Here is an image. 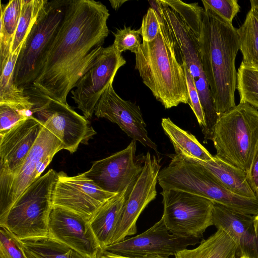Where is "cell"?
<instances>
[{
    "label": "cell",
    "instance_id": "obj_1",
    "mask_svg": "<svg viewBox=\"0 0 258 258\" xmlns=\"http://www.w3.org/2000/svg\"><path fill=\"white\" fill-rule=\"evenodd\" d=\"M106 7L94 0H67L63 17L32 91L63 104L93 65L109 34Z\"/></svg>",
    "mask_w": 258,
    "mask_h": 258
},
{
    "label": "cell",
    "instance_id": "obj_2",
    "mask_svg": "<svg viewBox=\"0 0 258 258\" xmlns=\"http://www.w3.org/2000/svg\"><path fill=\"white\" fill-rule=\"evenodd\" d=\"M199 42L203 70L220 117L236 105L235 59L239 50L237 29L205 11Z\"/></svg>",
    "mask_w": 258,
    "mask_h": 258
},
{
    "label": "cell",
    "instance_id": "obj_3",
    "mask_svg": "<svg viewBox=\"0 0 258 258\" xmlns=\"http://www.w3.org/2000/svg\"><path fill=\"white\" fill-rule=\"evenodd\" d=\"M161 18L156 38L151 42L143 41L135 54V69L155 98L169 109L180 103L189 104V98L185 73L175 43Z\"/></svg>",
    "mask_w": 258,
    "mask_h": 258
},
{
    "label": "cell",
    "instance_id": "obj_4",
    "mask_svg": "<svg viewBox=\"0 0 258 258\" xmlns=\"http://www.w3.org/2000/svg\"><path fill=\"white\" fill-rule=\"evenodd\" d=\"M211 141L216 156L247 174L258 146V109L240 102L219 117Z\"/></svg>",
    "mask_w": 258,
    "mask_h": 258
},
{
    "label": "cell",
    "instance_id": "obj_5",
    "mask_svg": "<svg viewBox=\"0 0 258 258\" xmlns=\"http://www.w3.org/2000/svg\"><path fill=\"white\" fill-rule=\"evenodd\" d=\"M51 169L33 182L13 205L4 224L20 240L49 236L52 194L57 176Z\"/></svg>",
    "mask_w": 258,
    "mask_h": 258
},
{
    "label": "cell",
    "instance_id": "obj_6",
    "mask_svg": "<svg viewBox=\"0 0 258 258\" xmlns=\"http://www.w3.org/2000/svg\"><path fill=\"white\" fill-rule=\"evenodd\" d=\"M66 1H48L28 34L14 71V82L19 89L25 92L29 90L39 77L48 49L62 21Z\"/></svg>",
    "mask_w": 258,
    "mask_h": 258
},
{
    "label": "cell",
    "instance_id": "obj_7",
    "mask_svg": "<svg viewBox=\"0 0 258 258\" xmlns=\"http://www.w3.org/2000/svg\"><path fill=\"white\" fill-rule=\"evenodd\" d=\"M59 139L43 126L34 146L19 171L0 176V225L23 192L41 176L54 156L62 150Z\"/></svg>",
    "mask_w": 258,
    "mask_h": 258
},
{
    "label": "cell",
    "instance_id": "obj_8",
    "mask_svg": "<svg viewBox=\"0 0 258 258\" xmlns=\"http://www.w3.org/2000/svg\"><path fill=\"white\" fill-rule=\"evenodd\" d=\"M26 93L34 104L33 116L59 139L62 149L72 154L80 144H88L96 134L88 119L77 113L69 105L36 92L28 91Z\"/></svg>",
    "mask_w": 258,
    "mask_h": 258
},
{
    "label": "cell",
    "instance_id": "obj_9",
    "mask_svg": "<svg viewBox=\"0 0 258 258\" xmlns=\"http://www.w3.org/2000/svg\"><path fill=\"white\" fill-rule=\"evenodd\" d=\"M160 194L163 205L161 218L172 234L200 239L213 225L212 201L174 189L162 190Z\"/></svg>",
    "mask_w": 258,
    "mask_h": 258
},
{
    "label": "cell",
    "instance_id": "obj_10",
    "mask_svg": "<svg viewBox=\"0 0 258 258\" xmlns=\"http://www.w3.org/2000/svg\"><path fill=\"white\" fill-rule=\"evenodd\" d=\"M125 63L121 53L112 44L103 48L93 65L78 81L76 89L71 91L72 98L87 119L92 117L101 95Z\"/></svg>",
    "mask_w": 258,
    "mask_h": 258
},
{
    "label": "cell",
    "instance_id": "obj_11",
    "mask_svg": "<svg viewBox=\"0 0 258 258\" xmlns=\"http://www.w3.org/2000/svg\"><path fill=\"white\" fill-rule=\"evenodd\" d=\"M200 242L198 238L172 234L161 218L145 232L102 249L114 254L133 257H169Z\"/></svg>",
    "mask_w": 258,
    "mask_h": 258
},
{
    "label": "cell",
    "instance_id": "obj_12",
    "mask_svg": "<svg viewBox=\"0 0 258 258\" xmlns=\"http://www.w3.org/2000/svg\"><path fill=\"white\" fill-rule=\"evenodd\" d=\"M116 194L102 189L84 172L69 176L60 171L54 185L52 205L73 211L90 221L98 210Z\"/></svg>",
    "mask_w": 258,
    "mask_h": 258
},
{
    "label": "cell",
    "instance_id": "obj_13",
    "mask_svg": "<svg viewBox=\"0 0 258 258\" xmlns=\"http://www.w3.org/2000/svg\"><path fill=\"white\" fill-rule=\"evenodd\" d=\"M160 167L156 156H152L148 152L144 157L142 170L126 200L111 244L119 242L127 236L136 234V223L138 218L157 196L156 184Z\"/></svg>",
    "mask_w": 258,
    "mask_h": 258
},
{
    "label": "cell",
    "instance_id": "obj_14",
    "mask_svg": "<svg viewBox=\"0 0 258 258\" xmlns=\"http://www.w3.org/2000/svg\"><path fill=\"white\" fill-rule=\"evenodd\" d=\"M136 141L124 149L95 161L85 175L102 189L114 194L123 191L141 172L143 164L136 156Z\"/></svg>",
    "mask_w": 258,
    "mask_h": 258
},
{
    "label": "cell",
    "instance_id": "obj_15",
    "mask_svg": "<svg viewBox=\"0 0 258 258\" xmlns=\"http://www.w3.org/2000/svg\"><path fill=\"white\" fill-rule=\"evenodd\" d=\"M95 115L117 124L130 138L157 153L156 144L149 138L146 124L140 107L130 100H125L114 91L110 84L97 103Z\"/></svg>",
    "mask_w": 258,
    "mask_h": 258
},
{
    "label": "cell",
    "instance_id": "obj_16",
    "mask_svg": "<svg viewBox=\"0 0 258 258\" xmlns=\"http://www.w3.org/2000/svg\"><path fill=\"white\" fill-rule=\"evenodd\" d=\"M49 236L88 258H94L101 248L89 220L73 211L52 206L48 221Z\"/></svg>",
    "mask_w": 258,
    "mask_h": 258
},
{
    "label": "cell",
    "instance_id": "obj_17",
    "mask_svg": "<svg viewBox=\"0 0 258 258\" xmlns=\"http://www.w3.org/2000/svg\"><path fill=\"white\" fill-rule=\"evenodd\" d=\"M43 127L33 115L0 134V176L13 175L19 171Z\"/></svg>",
    "mask_w": 258,
    "mask_h": 258
},
{
    "label": "cell",
    "instance_id": "obj_18",
    "mask_svg": "<svg viewBox=\"0 0 258 258\" xmlns=\"http://www.w3.org/2000/svg\"><path fill=\"white\" fill-rule=\"evenodd\" d=\"M255 216L231 210L214 202L213 224L225 231L236 244V256L258 258V240L254 227Z\"/></svg>",
    "mask_w": 258,
    "mask_h": 258
},
{
    "label": "cell",
    "instance_id": "obj_19",
    "mask_svg": "<svg viewBox=\"0 0 258 258\" xmlns=\"http://www.w3.org/2000/svg\"><path fill=\"white\" fill-rule=\"evenodd\" d=\"M151 7L158 12L165 22L175 43L181 62L186 65L196 81L202 73L199 39L179 15L168 7L163 0L154 1Z\"/></svg>",
    "mask_w": 258,
    "mask_h": 258
},
{
    "label": "cell",
    "instance_id": "obj_20",
    "mask_svg": "<svg viewBox=\"0 0 258 258\" xmlns=\"http://www.w3.org/2000/svg\"><path fill=\"white\" fill-rule=\"evenodd\" d=\"M135 181L123 191L108 200L90 219L91 227L101 248L111 244L126 200Z\"/></svg>",
    "mask_w": 258,
    "mask_h": 258
},
{
    "label": "cell",
    "instance_id": "obj_21",
    "mask_svg": "<svg viewBox=\"0 0 258 258\" xmlns=\"http://www.w3.org/2000/svg\"><path fill=\"white\" fill-rule=\"evenodd\" d=\"M195 160L206 168L216 180L232 193L244 198L258 199L249 184L247 174L242 170L216 155L207 161Z\"/></svg>",
    "mask_w": 258,
    "mask_h": 258
},
{
    "label": "cell",
    "instance_id": "obj_22",
    "mask_svg": "<svg viewBox=\"0 0 258 258\" xmlns=\"http://www.w3.org/2000/svg\"><path fill=\"white\" fill-rule=\"evenodd\" d=\"M236 246L229 235L222 229L206 239H203L195 248L184 249L175 254V258H233Z\"/></svg>",
    "mask_w": 258,
    "mask_h": 258
},
{
    "label": "cell",
    "instance_id": "obj_23",
    "mask_svg": "<svg viewBox=\"0 0 258 258\" xmlns=\"http://www.w3.org/2000/svg\"><path fill=\"white\" fill-rule=\"evenodd\" d=\"M161 125L173 146L175 154L202 161L213 159V156L194 135L176 125L170 118H162Z\"/></svg>",
    "mask_w": 258,
    "mask_h": 258
},
{
    "label": "cell",
    "instance_id": "obj_24",
    "mask_svg": "<svg viewBox=\"0 0 258 258\" xmlns=\"http://www.w3.org/2000/svg\"><path fill=\"white\" fill-rule=\"evenodd\" d=\"M244 21L237 29L242 62L247 67L258 69V6L250 4Z\"/></svg>",
    "mask_w": 258,
    "mask_h": 258
},
{
    "label": "cell",
    "instance_id": "obj_25",
    "mask_svg": "<svg viewBox=\"0 0 258 258\" xmlns=\"http://www.w3.org/2000/svg\"><path fill=\"white\" fill-rule=\"evenodd\" d=\"M22 46L15 52L10 53L5 66L0 71V103L20 106L32 111L34 104L30 96L19 89L13 79L15 64Z\"/></svg>",
    "mask_w": 258,
    "mask_h": 258
},
{
    "label": "cell",
    "instance_id": "obj_26",
    "mask_svg": "<svg viewBox=\"0 0 258 258\" xmlns=\"http://www.w3.org/2000/svg\"><path fill=\"white\" fill-rule=\"evenodd\" d=\"M22 7V0H11L1 4L0 71L5 66L10 54Z\"/></svg>",
    "mask_w": 258,
    "mask_h": 258
},
{
    "label": "cell",
    "instance_id": "obj_27",
    "mask_svg": "<svg viewBox=\"0 0 258 258\" xmlns=\"http://www.w3.org/2000/svg\"><path fill=\"white\" fill-rule=\"evenodd\" d=\"M21 240L27 258H88L49 236Z\"/></svg>",
    "mask_w": 258,
    "mask_h": 258
},
{
    "label": "cell",
    "instance_id": "obj_28",
    "mask_svg": "<svg viewBox=\"0 0 258 258\" xmlns=\"http://www.w3.org/2000/svg\"><path fill=\"white\" fill-rule=\"evenodd\" d=\"M47 2V0H22L20 16L10 53L15 52L23 45L32 26Z\"/></svg>",
    "mask_w": 258,
    "mask_h": 258
},
{
    "label": "cell",
    "instance_id": "obj_29",
    "mask_svg": "<svg viewBox=\"0 0 258 258\" xmlns=\"http://www.w3.org/2000/svg\"><path fill=\"white\" fill-rule=\"evenodd\" d=\"M195 83L204 113L205 127L202 131L204 136V142L207 143L212 140L214 126L220 117L204 72Z\"/></svg>",
    "mask_w": 258,
    "mask_h": 258
},
{
    "label": "cell",
    "instance_id": "obj_30",
    "mask_svg": "<svg viewBox=\"0 0 258 258\" xmlns=\"http://www.w3.org/2000/svg\"><path fill=\"white\" fill-rule=\"evenodd\" d=\"M240 102L258 108V73L241 62L237 72V87Z\"/></svg>",
    "mask_w": 258,
    "mask_h": 258
},
{
    "label": "cell",
    "instance_id": "obj_31",
    "mask_svg": "<svg viewBox=\"0 0 258 258\" xmlns=\"http://www.w3.org/2000/svg\"><path fill=\"white\" fill-rule=\"evenodd\" d=\"M163 1L179 15L199 39L205 13L204 8L198 3L187 4L181 1Z\"/></svg>",
    "mask_w": 258,
    "mask_h": 258
},
{
    "label": "cell",
    "instance_id": "obj_32",
    "mask_svg": "<svg viewBox=\"0 0 258 258\" xmlns=\"http://www.w3.org/2000/svg\"><path fill=\"white\" fill-rule=\"evenodd\" d=\"M0 258H27L21 240L0 225Z\"/></svg>",
    "mask_w": 258,
    "mask_h": 258
},
{
    "label": "cell",
    "instance_id": "obj_33",
    "mask_svg": "<svg viewBox=\"0 0 258 258\" xmlns=\"http://www.w3.org/2000/svg\"><path fill=\"white\" fill-rule=\"evenodd\" d=\"M33 115V113L30 110L18 106L0 103V134Z\"/></svg>",
    "mask_w": 258,
    "mask_h": 258
},
{
    "label": "cell",
    "instance_id": "obj_34",
    "mask_svg": "<svg viewBox=\"0 0 258 258\" xmlns=\"http://www.w3.org/2000/svg\"><path fill=\"white\" fill-rule=\"evenodd\" d=\"M113 34V44L119 52L121 53L128 50L136 54L139 51L142 44L140 29H132L124 25L123 28L117 29Z\"/></svg>",
    "mask_w": 258,
    "mask_h": 258
},
{
    "label": "cell",
    "instance_id": "obj_35",
    "mask_svg": "<svg viewBox=\"0 0 258 258\" xmlns=\"http://www.w3.org/2000/svg\"><path fill=\"white\" fill-rule=\"evenodd\" d=\"M202 3L205 11L210 12L231 24L240 11V7L237 0H203Z\"/></svg>",
    "mask_w": 258,
    "mask_h": 258
},
{
    "label": "cell",
    "instance_id": "obj_36",
    "mask_svg": "<svg viewBox=\"0 0 258 258\" xmlns=\"http://www.w3.org/2000/svg\"><path fill=\"white\" fill-rule=\"evenodd\" d=\"M181 63L186 77L189 98L188 104L193 111L199 125L202 127V130H203L205 127V121L199 96L195 86V81L185 63L184 62Z\"/></svg>",
    "mask_w": 258,
    "mask_h": 258
},
{
    "label": "cell",
    "instance_id": "obj_37",
    "mask_svg": "<svg viewBox=\"0 0 258 258\" xmlns=\"http://www.w3.org/2000/svg\"><path fill=\"white\" fill-rule=\"evenodd\" d=\"M161 20L160 14L152 7L149 8L143 18L140 28L143 41L151 42L156 38Z\"/></svg>",
    "mask_w": 258,
    "mask_h": 258
},
{
    "label": "cell",
    "instance_id": "obj_38",
    "mask_svg": "<svg viewBox=\"0 0 258 258\" xmlns=\"http://www.w3.org/2000/svg\"><path fill=\"white\" fill-rule=\"evenodd\" d=\"M247 176L251 188L258 197V146L254 153Z\"/></svg>",
    "mask_w": 258,
    "mask_h": 258
},
{
    "label": "cell",
    "instance_id": "obj_39",
    "mask_svg": "<svg viewBox=\"0 0 258 258\" xmlns=\"http://www.w3.org/2000/svg\"><path fill=\"white\" fill-rule=\"evenodd\" d=\"M94 258H169L168 257L155 256L152 257H133L118 255L109 252L100 248L97 252Z\"/></svg>",
    "mask_w": 258,
    "mask_h": 258
},
{
    "label": "cell",
    "instance_id": "obj_40",
    "mask_svg": "<svg viewBox=\"0 0 258 258\" xmlns=\"http://www.w3.org/2000/svg\"><path fill=\"white\" fill-rule=\"evenodd\" d=\"M126 0H110L109 2L112 8L115 10H117L124 3L126 2Z\"/></svg>",
    "mask_w": 258,
    "mask_h": 258
},
{
    "label": "cell",
    "instance_id": "obj_41",
    "mask_svg": "<svg viewBox=\"0 0 258 258\" xmlns=\"http://www.w3.org/2000/svg\"><path fill=\"white\" fill-rule=\"evenodd\" d=\"M254 227L256 237L258 240V214L254 218Z\"/></svg>",
    "mask_w": 258,
    "mask_h": 258
},
{
    "label": "cell",
    "instance_id": "obj_42",
    "mask_svg": "<svg viewBox=\"0 0 258 258\" xmlns=\"http://www.w3.org/2000/svg\"><path fill=\"white\" fill-rule=\"evenodd\" d=\"M250 3L258 6V0H250Z\"/></svg>",
    "mask_w": 258,
    "mask_h": 258
},
{
    "label": "cell",
    "instance_id": "obj_43",
    "mask_svg": "<svg viewBox=\"0 0 258 258\" xmlns=\"http://www.w3.org/2000/svg\"><path fill=\"white\" fill-rule=\"evenodd\" d=\"M233 258H250V257H249L248 256H247L243 255V256H240V257H236V256H235V257H234Z\"/></svg>",
    "mask_w": 258,
    "mask_h": 258
},
{
    "label": "cell",
    "instance_id": "obj_44",
    "mask_svg": "<svg viewBox=\"0 0 258 258\" xmlns=\"http://www.w3.org/2000/svg\"><path fill=\"white\" fill-rule=\"evenodd\" d=\"M251 69H252V68H251ZM254 70H256V71H257V72H258V69H254Z\"/></svg>",
    "mask_w": 258,
    "mask_h": 258
},
{
    "label": "cell",
    "instance_id": "obj_45",
    "mask_svg": "<svg viewBox=\"0 0 258 258\" xmlns=\"http://www.w3.org/2000/svg\"><path fill=\"white\" fill-rule=\"evenodd\" d=\"M255 71H256V70H255ZM257 73H258V72H257Z\"/></svg>",
    "mask_w": 258,
    "mask_h": 258
}]
</instances>
